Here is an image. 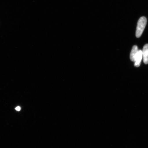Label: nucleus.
<instances>
[{"mask_svg": "<svg viewBox=\"0 0 148 148\" xmlns=\"http://www.w3.org/2000/svg\"><path fill=\"white\" fill-rule=\"evenodd\" d=\"M147 18L142 16L138 20L137 25L136 36L137 38H139L143 32L147 24Z\"/></svg>", "mask_w": 148, "mask_h": 148, "instance_id": "f257e3e1", "label": "nucleus"}, {"mask_svg": "<svg viewBox=\"0 0 148 148\" xmlns=\"http://www.w3.org/2000/svg\"><path fill=\"white\" fill-rule=\"evenodd\" d=\"M143 57V53L141 50H139L135 58L134 61V66L136 67L140 66L141 63V60Z\"/></svg>", "mask_w": 148, "mask_h": 148, "instance_id": "f03ea898", "label": "nucleus"}, {"mask_svg": "<svg viewBox=\"0 0 148 148\" xmlns=\"http://www.w3.org/2000/svg\"><path fill=\"white\" fill-rule=\"evenodd\" d=\"M142 53H143V61L144 64H148V44L144 46Z\"/></svg>", "mask_w": 148, "mask_h": 148, "instance_id": "7ed1b4c3", "label": "nucleus"}, {"mask_svg": "<svg viewBox=\"0 0 148 148\" xmlns=\"http://www.w3.org/2000/svg\"><path fill=\"white\" fill-rule=\"evenodd\" d=\"M139 50L138 46L134 45L133 46L130 55V60L132 62H134L135 58Z\"/></svg>", "mask_w": 148, "mask_h": 148, "instance_id": "20e7f679", "label": "nucleus"}, {"mask_svg": "<svg viewBox=\"0 0 148 148\" xmlns=\"http://www.w3.org/2000/svg\"><path fill=\"white\" fill-rule=\"evenodd\" d=\"M15 109L16 111H19L21 110V108L19 106H18L16 107Z\"/></svg>", "mask_w": 148, "mask_h": 148, "instance_id": "39448f33", "label": "nucleus"}]
</instances>
